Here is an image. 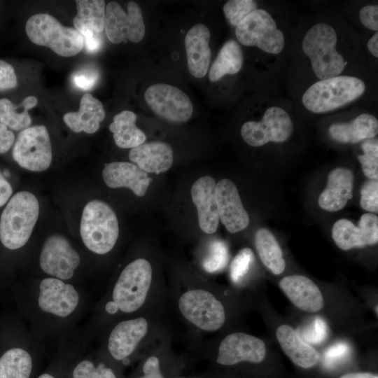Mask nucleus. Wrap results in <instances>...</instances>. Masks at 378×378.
Segmentation results:
<instances>
[{
	"label": "nucleus",
	"instance_id": "obj_27",
	"mask_svg": "<svg viewBox=\"0 0 378 378\" xmlns=\"http://www.w3.org/2000/svg\"><path fill=\"white\" fill-rule=\"evenodd\" d=\"M136 115L125 110L113 117L109 125L115 144L121 148H133L143 144L146 134L136 126Z\"/></svg>",
	"mask_w": 378,
	"mask_h": 378
},
{
	"label": "nucleus",
	"instance_id": "obj_38",
	"mask_svg": "<svg viewBox=\"0 0 378 378\" xmlns=\"http://www.w3.org/2000/svg\"><path fill=\"white\" fill-rule=\"evenodd\" d=\"M328 332V328L325 320L316 316L300 328L298 333L309 344H320L326 339Z\"/></svg>",
	"mask_w": 378,
	"mask_h": 378
},
{
	"label": "nucleus",
	"instance_id": "obj_37",
	"mask_svg": "<svg viewBox=\"0 0 378 378\" xmlns=\"http://www.w3.org/2000/svg\"><path fill=\"white\" fill-rule=\"evenodd\" d=\"M363 155L358 156L364 174L371 180L378 178V143L368 141L362 144Z\"/></svg>",
	"mask_w": 378,
	"mask_h": 378
},
{
	"label": "nucleus",
	"instance_id": "obj_26",
	"mask_svg": "<svg viewBox=\"0 0 378 378\" xmlns=\"http://www.w3.org/2000/svg\"><path fill=\"white\" fill-rule=\"evenodd\" d=\"M330 137L344 144H356L374 137L378 132V120L374 115L362 113L350 122H335L329 127Z\"/></svg>",
	"mask_w": 378,
	"mask_h": 378
},
{
	"label": "nucleus",
	"instance_id": "obj_1",
	"mask_svg": "<svg viewBox=\"0 0 378 378\" xmlns=\"http://www.w3.org/2000/svg\"><path fill=\"white\" fill-rule=\"evenodd\" d=\"M167 292L169 308L192 332L214 333L225 326L226 307L207 282L174 283L167 287Z\"/></svg>",
	"mask_w": 378,
	"mask_h": 378
},
{
	"label": "nucleus",
	"instance_id": "obj_24",
	"mask_svg": "<svg viewBox=\"0 0 378 378\" xmlns=\"http://www.w3.org/2000/svg\"><path fill=\"white\" fill-rule=\"evenodd\" d=\"M276 337L284 354L296 365L309 368L318 362L319 353L304 342L291 326H280L276 331Z\"/></svg>",
	"mask_w": 378,
	"mask_h": 378
},
{
	"label": "nucleus",
	"instance_id": "obj_42",
	"mask_svg": "<svg viewBox=\"0 0 378 378\" xmlns=\"http://www.w3.org/2000/svg\"><path fill=\"white\" fill-rule=\"evenodd\" d=\"M360 204L362 209L370 212H378V181L365 182L360 190Z\"/></svg>",
	"mask_w": 378,
	"mask_h": 378
},
{
	"label": "nucleus",
	"instance_id": "obj_43",
	"mask_svg": "<svg viewBox=\"0 0 378 378\" xmlns=\"http://www.w3.org/2000/svg\"><path fill=\"white\" fill-rule=\"evenodd\" d=\"M99 79L98 71L90 67H85L75 71L71 76L73 84L83 90L92 89Z\"/></svg>",
	"mask_w": 378,
	"mask_h": 378
},
{
	"label": "nucleus",
	"instance_id": "obj_51",
	"mask_svg": "<svg viewBox=\"0 0 378 378\" xmlns=\"http://www.w3.org/2000/svg\"><path fill=\"white\" fill-rule=\"evenodd\" d=\"M38 378H55V377L49 374H43L41 376H39Z\"/></svg>",
	"mask_w": 378,
	"mask_h": 378
},
{
	"label": "nucleus",
	"instance_id": "obj_28",
	"mask_svg": "<svg viewBox=\"0 0 378 378\" xmlns=\"http://www.w3.org/2000/svg\"><path fill=\"white\" fill-rule=\"evenodd\" d=\"M77 13L73 19L75 29L80 34L85 30L101 33L104 29L106 13L103 0L76 1Z\"/></svg>",
	"mask_w": 378,
	"mask_h": 378
},
{
	"label": "nucleus",
	"instance_id": "obj_16",
	"mask_svg": "<svg viewBox=\"0 0 378 378\" xmlns=\"http://www.w3.org/2000/svg\"><path fill=\"white\" fill-rule=\"evenodd\" d=\"M216 200L219 220L230 233L244 230L249 216L244 208L235 184L230 179H222L216 185Z\"/></svg>",
	"mask_w": 378,
	"mask_h": 378
},
{
	"label": "nucleus",
	"instance_id": "obj_34",
	"mask_svg": "<svg viewBox=\"0 0 378 378\" xmlns=\"http://www.w3.org/2000/svg\"><path fill=\"white\" fill-rule=\"evenodd\" d=\"M171 343L172 335L169 332L152 346L143 363L142 374L139 378H165L162 370V358Z\"/></svg>",
	"mask_w": 378,
	"mask_h": 378
},
{
	"label": "nucleus",
	"instance_id": "obj_4",
	"mask_svg": "<svg viewBox=\"0 0 378 378\" xmlns=\"http://www.w3.org/2000/svg\"><path fill=\"white\" fill-rule=\"evenodd\" d=\"M39 214L37 198L31 192L15 194L0 218V240L7 248L15 250L29 240Z\"/></svg>",
	"mask_w": 378,
	"mask_h": 378
},
{
	"label": "nucleus",
	"instance_id": "obj_3",
	"mask_svg": "<svg viewBox=\"0 0 378 378\" xmlns=\"http://www.w3.org/2000/svg\"><path fill=\"white\" fill-rule=\"evenodd\" d=\"M166 312H152L139 315L117 323L110 332L108 350L117 360H128L141 344L153 345L170 332Z\"/></svg>",
	"mask_w": 378,
	"mask_h": 378
},
{
	"label": "nucleus",
	"instance_id": "obj_29",
	"mask_svg": "<svg viewBox=\"0 0 378 378\" xmlns=\"http://www.w3.org/2000/svg\"><path fill=\"white\" fill-rule=\"evenodd\" d=\"M255 246L260 260L274 274H281L286 262L281 249L272 233L265 228L259 229L255 234Z\"/></svg>",
	"mask_w": 378,
	"mask_h": 378
},
{
	"label": "nucleus",
	"instance_id": "obj_52",
	"mask_svg": "<svg viewBox=\"0 0 378 378\" xmlns=\"http://www.w3.org/2000/svg\"><path fill=\"white\" fill-rule=\"evenodd\" d=\"M179 378H200V377H179Z\"/></svg>",
	"mask_w": 378,
	"mask_h": 378
},
{
	"label": "nucleus",
	"instance_id": "obj_22",
	"mask_svg": "<svg viewBox=\"0 0 378 378\" xmlns=\"http://www.w3.org/2000/svg\"><path fill=\"white\" fill-rule=\"evenodd\" d=\"M354 174L351 170L337 167L328 174V183L318 197V205L328 211L343 209L352 197Z\"/></svg>",
	"mask_w": 378,
	"mask_h": 378
},
{
	"label": "nucleus",
	"instance_id": "obj_33",
	"mask_svg": "<svg viewBox=\"0 0 378 378\" xmlns=\"http://www.w3.org/2000/svg\"><path fill=\"white\" fill-rule=\"evenodd\" d=\"M332 237L336 245L344 251L370 245L363 230L345 218L335 223L332 228Z\"/></svg>",
	"mask_w": 378,
	"mask_h": 378
},
{
	"label": "nucleus",
	"instance_id": "obj_35",
	"mask_svg": "<svg viewBox=\"0 0 378 378\" xmlns=\"http://www.w3.org/2000/svg\"><path fill=\"white\" fill-rule=\"evenodd\" d=\"M229 257L226 243L220 239L213 240L210 242L207 253L203 259V269L209 273L220 271L226 267Z\"/></svg>",
	"mask_w": 378,
	"mask_h": 378
},
{
	"label": "nucleus",
	"instance_id": "obj_10",
	"mask_svg": "<svg viewBox=\"0 0 378 378\" xmlns=\"http://www.w3.org/2000/svg\"><path fill=\"white\" fill-rule=\"evenodd\" d=\"M12 153L14 160L22 168L33 172L47 169L52 161V147L46 127L37 125L22 130Z\"/></svg>",
	"mask_w": 378,
	"mask_h": 378
},
{
	"label": "nucleus",
	"instance_id": "obj_17",
	"mask_svg": "<svg viewBox=\"0 0 378 378\" xmlns=\"http://www.w3.org/2000/svg\"><path fill=\"white\" fill-rule=\"evenodd\" d=\"M38 301L43 311L66 317L77 307L79 295L72 285L58 279L46 278L41 282Z\"/></svg>",
	"mask_w": 378,
	"mask_h": 378
},
{
	"label": "nucleus",
	"instance_id": "obj_31",
	"mask_svg": "<svg viewBox=\"0 0 378 378\" xmlns=\"http://www.w3.org/2000/svg\"><path fill=\"white\" fill-rule=\"evenodd\" d=\"M37 103V98L34 96L27 97L18 105H15L8 99H1L0 123L16 131L29 127L31 119L28 110L36 106Z\"/></svg>",
	"mask_w": 378,
	"mask_h": 378
},
{
	"label": "nucleus",
	"instance_id": "obj_47",
	"mask_svg": "<svg viewBox=\"0 0 378 378\" xmlns=\"http://www.w3.org/2000/svg\"><path fill=\"white\" fill-rule=\"evenodd\" d=\"M12 193L13 189L10 184L0 172V207L7 202Z\"/></svg>",
	"mask_w": 378,
	"mask_h": 378
},
{
	"label": "nucleus",
	"instance_id": "obj_15",
	"mask_svg": "<svg viewBox=\"0 0 378 378\" xmlns=\"http://www.w3.org/2000/svg\"><path fill=\"white\" fill-rule=\"evenodd\" d=\"M80 264V257L66 238L52 234L46 240L40 255V266L47 274L69 279Z\"/></svg>",
	"mask_w": 378,
	"mask_h": 378
},
{
	"label": "nucleus",
	"instance_id": "obj_39",
	"mask_svg": "<svg viewBox=\"0 0 378 378\" xmlns=\"http://www.w3.org/2000/svg\"><path fill=\"white\" fill-rule=\"evenodd\" d=\"M254 260V254L249 248H244L239 251L232 260L230 267L231 280L234 284L240 283L248 274Z\"/></svg>",
	"mask_w": 378,
	"mask_h": 378
},
{
	"label": "nucleus",
	"instance_id": "obj_13",
	"mask_svg": "<svg viewBox=\"0 0 378 378\" xmlns=\"http://www.w3.org/2000/svg\"><path fill=\"white\" fill-rule=\"evenodd\" d=\"M293 130V122L283 108L272 106L267 108L262 120L248 121L241 128V134L246 144L258 147L273 142L288 139Z\"/></svg>",
	"mask_w": 378,
	"mask_h": 378
},
{
	"label": "nucleus",
	"instance_id": "obj_7",
	"mask_svg": "<svg viewBox=\"0 0 378 378\" xmlns=\"http://www.w3.org/2000/svg\"><path fill=\"white\" fill-rule=\"evenodd\" d=\"M365 90V83L360 78L338 76L314 83L304 93L302 101L309 111L326 113L357 99Z\"/></svg>",
	"mask_w": 378,
	"mask_h": 378
},
{
	"label": "nucleus",
	"instance_id": "obj_8",
	"mask_svg": "<svg viewBox=\"0 0 378 378\" xmlns=\"http://www.w3.org/2000/svg\"><path fill=\"white\" fill-rule=\"evenodd\" d=\"M25 31L32 43L48 47L62 57L76 55L84 47L83 37L76 29L63 26L47 13L31 16L26 22Z\"/></svg>",
	"mask_w": 378,
	"mask_h": 378
},
{
	"label": "nucleus",
	"instance_id": "obj_9",
	"mask_svg": "<svg viewBox=\"0 0 378 378\" xmlns=\"http://www.w3.org/2000/svg\"><path fill=\"white\" fill-rule=\"evenodd\" d=\"M239 42L246 46H256L271 54L280 53L285 45L284 36L269 13L258 8L236 27Z\"/></svg>",
	"mask_w": 378,
	"mask_h": 378
},
{
	"label": "nucleus",
	"instance_id": "obj_53",
	"mask_svg": "<svg viewBox=\"0 0 378 378\" xmlns=\"http://www.w3.org/2000/svg\"><path fill=\"white\" fill-rule=\"evenodd\" d=\"M376 307V314H377V305L375 307Z\"/></svg>",
	"mask_w": 378,
	"mask_h": 378
},
{
	"label": "nucleus",
	"instance_id": "obj_41",
	"mask_svg": "<svg viewBox=\"0 0 378 378\" xmlns=\"http://www.w3.org/2000/svg\"><path fill=\"white\" fill-rule=\"evenodd\" d=\"M350 354V346L345 342H338L326 349L323 363L328 368H335L346 361Z\"/></svg>",
	"mask_w": 378,
	"mask_h": 378
},
{
	"label": "nucleus",
	"instance_id": "obj_44",
	"mask_svg": "<svg viewBox=\"0 0 378 378\" xmlns=\"http://www.w3.org/2000/svg\"><path fill=\"white\" fill-rule=\"evenodd\" d=\"M17 85L18 80L13 67L0 59V91L13 89Z\"/></svg>",
	"mask_w": 378,
	"mask_h": 378
},
{
	"label": "nucleus",
	"instance_id": "obj_45",
	"mask_svg": "<svg viewBox=\"0 0 378 378\" xmlns=\"http://www.w3.org/2000/svg\"><path fill=\"white\" fill-rule=\"evenodd\" d=\"M361 23L368 29H378V6L368 5L363 7L359 12Z\"/></svg>",
	"mask_w": 378,
	"mask_h": 378
},
{
	"label": "nucleus",
	"instance_id": "obj_12",
	"mask_svg": "<svg viewBox=\"0 0 378 378\" xmlns=\"http://www.w3.org/2000/svg\"><path fill=\"white\" fill-rule=\"evenodd\" d=\"M144 98L159 117L172 122H184L192 116L193 106L189 97L177 87L157 83L147 88Z\"/></svg>",
	"mask_w": 378,
	"mask_h": 378
},
{
	"label": "nucleus",
	"instance_id": "obj_5",
	"mask_svg": "<svg viewBox=\"0 0 378 378\" xmlns=\"http://www.w3.org/2000/svg\"><path fill=\"white\" fill-rule=\"evenodd\" d=\"M80 232L85 246L104 255L111 251L119 235V226L114 211L106 203L92 200L84 207Z\"/></svg>",
	"mask_w": 378,
	"mask_h": 378
},
{
	"label": "nucleus",
	"instance_id": "obj_2",
	"mask_svg": "<svg viewBox=\"0 0 378 378\" xmlns=\"http://www.w3.org/2000/svg\"><path fill=\"white\" fill-rule=\"evenodd\" d=\"M112 302L125 314L166 312L167 287L157 282L150 262L139 258L120 272L112 290Z\"/></svg>",
	"mask_w": 378,
	"mask_h": 378
},
{
	"label": "nucleus",
	"instance_id": "obj_46",
	"mask_svg": "<svg viewBox=\"0 0 378 378\" xmlns=\"http://www.w3.org/2000/svg\"><path fill=\"white\" fill-rule=\"evenodd\" d=\"M15 141L13 132L8 130V127L0 123V154L6 153L13 146Z\"/></svg>",
	"mask_w": 378,
	"mask_h": 378
},
{
	"label": "nucleus",
	"instance_id": "obj_32",
	"mask_svg": "<svg viewBox=\"0 0 378 378\" xmlns=\"http://www.w3.org/2000/svg\"><path fill=\"white\" fill-rule=\"evenodd\" d=\"M31 368L30 355L21 348L10 349L0 357V378H29Z\"/></svg>",
	"mask_w": 378,
	"mask_h": 378
},
{
	"label": "nucleus",
	"instance_id": "obj_18",
	"mask_svg": "<svg viewBox=\"0 0 378 378\" xmlns=\"http://www.w3.org/2000/svg\"><path fill=\"white\" fill-rule=\"evenodd\" d=\"M216 185L211 176H204L192 184L190 191L192 200L197 210L200 227L209 234L217 230L219 223Z\"/></svg>",
	"mask_w": 378,
	"mask_h": 378
},
{
	"label": "nucleus",
	"instance_id": "obj_20",
	"mask_svg": "<svg viewBox=\"0 0 378 378\" xmlns=\"http://www.w3.org/2000/svg\"><path fill=\"white\" fill-rule=\"evenodd\" d=\"M103 179L111 188H127L136 196H144L151 178L137 165L127 162H113L105 166Z\"/></svg>",
	"mask_w": 378,
	"mask_h": 378
},
{
	"label": "nucleus",
	"instance_id": "obj_14",
	"mask_svg": "<svg viewBox=\"0 0 378 378\" xmlns=\"http://www.w3.org/2000/svg\"><path fill=\"white\" fill-rule=\"evenodd\" d=\"M215 347V361L221 366H233L244 362L260 363L266 356L264 341L243 332L226 335Z\"/></svg>",
	"mask_w": 378,
	"mask_h": 378
},
{
	"label": "nucleus",
	"instance_id": "obj_30",
	"mask_svg": "<svg viewBox=\"0 0 378 378\" xmlns=\"http://www.w3.org/2000/svg\"><path fill=\"white\" fill-rule=\"evenodd\" d=\"M243 53L239 43L234 40L226 41L213 62L209 78L216 82L227 74H235L241 69Z\"/></svg>",
	"mask_w": 378,
	"mask_h": 378
},
{
	"label": "nucleus",
	"instance_id": "obj_21",
	"mask_svg": "<svg viewBox=\"0 0 378 378\" xmlns=\"http://www.w3.org/2000/svg\"><path fill=\"white\" fill-rule=\"evenodd\" d=\"M209 40V29L201 23L192 27L186 35L188 68L195 78H203L208 71L211 62Z\"/></svg>",
	"mask_w": 378,
	"mask_h": 378
},
{
	"label": "nucleus",
	"instance_id": "obj_19",
	"mask_svg": "<svg viewBox=\"0 0 378 378\" xmlns=\"http://www.w3.org/2000/svg\"><path fill=\"white\" fill-rule=\"evenodd\" d=\"M279 287L290 301L301 310L317 312L324 307V299L321 290L305 276H286L279 281Z\"/></svg>",
	"mask_w": 378,
	"mask_h": 378
},
{
	"label": "nucleus",
	"instance_id": "obj_40",
	"mask_svg": "<svg viewBox=\"0 0 378 378\" xmlns=\"http://www.w3.org/2000/svg\"><path fill=\"white\" fill-rule=\"evenodd\" d=\"M74 378H116L113 371L106 366L104 363H100L97 367H94L93 363L89 360L80 362L74 370Z\"/></svg>",
	"mask_w": 378,
	"mask_h": 378
},
{
	"label": "nucleus",
	"instance_id": "obj_48",
	"mask_svg": "<svg viewBox=\"0 0 378 378\" xmlns=\"http://www.w3.org/2000/svg\"><path fill=\"white\" fill-rule=\"evenodd\" d=\"M84 46L88 52H97L102 46L101 38L98 34L95 33L92 36L84 38Z\"/></svg>",
	"mask_w": 378,
	"mask_h": 378
},
{
	"label": "nucleus",
	"instance_id": "obj_50",
	"mask_svg": "<svg viewBox=\"0 0 378 378\" xmlns=\"http://www.w3.org/2000/svg\"><path fill=\"white\" fill-rule=\"evenodd\" d=\"M340 378H378L377 374L370 372H350L341 376Z\"/></svg>",
	"mask_w": 378,
	"mask_h": 378
},
{
	"label": "nucleus",
	"instance_id": "obj_6",
	"mask_svg": "<svg viewBox=\"0 0 378 378\" xmlns=\"http://www.w3.org/2000/svg\"><path fill=\"white\" fill-rule=\"evenodd\" d=\"M337 41L335 30L325 23L312 27L302 40V50L320 80L338 76L347 63L336 50Z\"/></svg>",
	"mask_w": 378,
	"mask_h": 378
},
{
	"label": "nucleus",
	"instance_id": "obj_11",
	"mask_svg": "<svg viewBox=\"0 0 378 378\" xmlns=\"http://www.w3.org/2000/svg\"><path fill=\"white\" fill-rule=\"evenodd\" d=\"M126 13L115 1L106 6L104 29L108 39L118 44L127 39L133 43L140 42L145 35V25L142 11L134 1L127 4Z\"/></svg>",
	"mask_w": 378,
	"mask_h": 378
},
{
	"label": "nucleus",
	"instance_id": "obj_23",
	"mask_svg": "<svg viewBox=\"0 0 378 378\" xmlns=\"http://www.w3.org/2000/svg\"><path fill=\"white\" fill-rule=\"evenodd\" d=\"M129 158L145 172L159 174L172 167L173 150L164 142L143 143L130 150Z\"/></svg>",
	"mask_w": 378,
	"mask_h": 378
},
{
	"label": "nucleus",
	"instance_id": "obj_25",
	"mask_svg": "<svg viewBox=\"0 0 378 378\" xmlns=\"http://www.w3.org/2000/svg\"><path fill=\"white\" fill-rule=\"evenodd\" d=\"M104 118L105 111L102 102L91 94L85 93L81 97L78 111L65 113L63 120L74 132L83 131L93 134L99 130Z\"/></svg>",
	"mask_w": 378,
	"mask_h": 378
},
{
	"label": "nucleus",
	"instance_id": "obj_49",
	"mask_svg": "<svg viewBox=\"0 0 378 378\" xmlns=\"http://www.w3.org/2000/svg\"><path fill=\"white\" fill-rule=\"evenodd\" d=\"M368 48L369 51L375 57H378V33L376 32L368 41Z\"/></svg>",
	"mask_w": 378,
	"mask_h": 378
},
{
	"label": "nucleus",
	"instance_id": "obj_36",
	"mask_svg": "<svg viewBox=\"0 0 378 378\" xmlns=\"http://www.w3.org/2000/svg\"><path fill=\"white\" fill-rule=\"evenodd\" d=\"M258 9L255 1L252 0H231L223 10L228 22L234 27L239 24L248 15Z\"/></svg>",
	"mask_w": 378,
	"mask_h": 378
}]
</instances>
